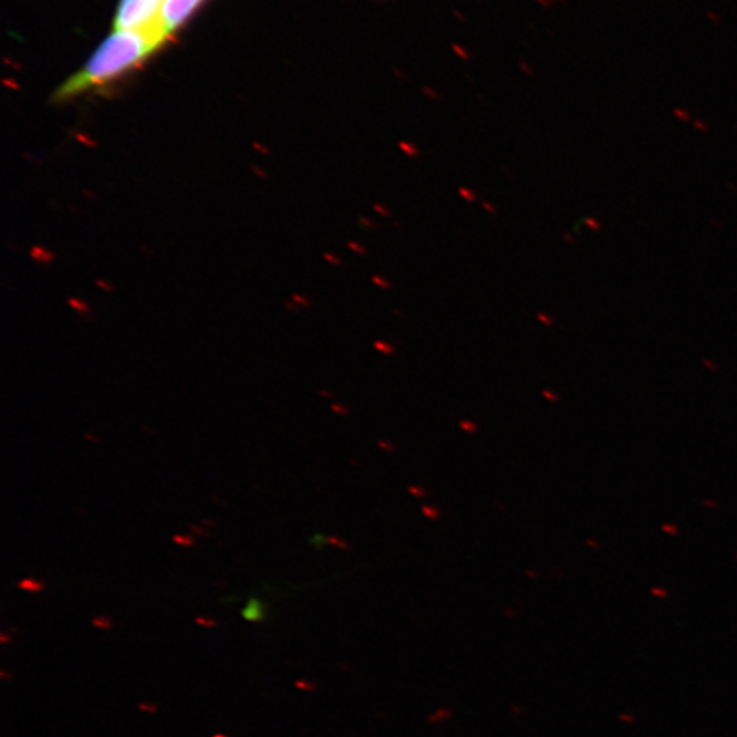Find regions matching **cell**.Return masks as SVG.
<instances>
[{
	"instance_id": "obj_1",
	"label": "cell",
	"mask_w": 737,
	"mask_h": 737,
	"mask_svg": "<svg viewBox=\"0 0 737 737\" xmlns=\"http://www.w3.org/2000/svg\"><path fill=\"white\" fill-rule=\"evenodd\" d=\"M160 46L145 32H115L98 46L80 72L58 87L54 101L66 102L111 84L138 68Z\"/></svg>"
},
{
	"instance_id": "obj_2",
	"label": "cell",
	"mask_w": 737,
	"mask_h": 737,
	"mask_svg": "<svg viewBox=\"0 0 737 737\" xmlns=\"http://www.w3.org/2000/svg\"><path fill=\"white\" fill-rule=\"evenodd\" d=\"M162 0H121L115 15V32H146L164 44L168 38L160 22Z\"/></svg>"
},
{
	"instance_id": "obj_3",
	"label": "cell",
	"mask_w": 737,
	"mask_h": 737,
	"mask_svg": "<svg viewBox=\"0 0 737 737\" xmlns=\"http://www.w3.org/2000/svg\"><path fill=\"white\" fill-rule=\"evenodd\" d=\"M203 2L204 0H164L160 10V22L166 37H172V33L189 19L193 11Z\"/></svg>"
},
{
	"instance_id": "obj_4",
	"label": "cell",
	"mask_w": 737,
	"mask_h": 737,
	"mask_svg": "<svg viewBox=\"0 0 737 737\" xmlns=\"http://www.w3.org/2000/svg\"><path fill=\"white\" fill-rule=\"evenodd\" d=\"M242 617L248 622H262V620H266V605L260 600L250 599L242 611Z\"/></svg>"
},
{
	"instance_id": "obj_5",
	"label": "cell",
	"mask_w": 737,
	"mask_h": 737,
	"mask_svg": "<svg viewBox=\"0 0 737 737\" xmlns=\"http://www.w3.org/2000/svg\"><path fill=\"white\" fill-rule=\"evenodd\" d=\"M397 146H399V149L405 154L407 157H412V159H417L421 155V150L417 145L406 142V139H402V142L397 143Z\"/></svg>"
},
{
	"instance_id": "obj_6",
	"label": "cell",
	"mask_w": 737,
	"mask_h": 737,
	"mask_svg": "<svg viewBox=\"0 0 737 737\" xmlns=\"http://www.w3.org/2000/svg\"><path fill=\"white\" fill-rule=\"evenodd\" d=\"M20 588L27 590V592L38 593L40 590L44 589V584L34 581V579H25V581L20 583Z\"/></svg>"
},
{
	"instance_id": "obj_7",
	"label": "cell",
	"mask_w": 737,
	"mask_h": 737,
	"mask_svg": "<svg viewBox=\"0 0 737 737\" xmlns=\"http://www.w3.org/2000/svg\"><path fill=\"white\" fill-rule=\"evenodd\" d=\"M459 196L464 198L466 203H476L478 200L477 191L467 189V187H459Z\"/></svg>"
},
{
	"instance_id": "obj_8",
	"label": "cell",
	"mask_w": 737,
	"mask_h": 737,
	"mask_svg": "<svg viewBox=\"0 0 737 737\" xmlns=\"http://www.w3.org/2000/svg\"><path fill=\"white\" fill-rule=\"evenodd\" d=\"M371 280H372V283L374 286L378 287V289H382V290H391L392 289V283L390 282V280L385 279L383 277H378V274H373Z\"/></svg>"
},
{
	"instance_id": "obj_9",
	"label": "cell",
	"mask_w": 737,
	"mask_h": 737,
	"mask_svg": "<svg viewBox=\"0 0 737 737\" xmlns=\"http://www.w3.org/2000/svg\"><path fill=\"white\" fill-rule=\"evenodd\" d=\"M347 248L351 251H353V253H355V255H360V256L367 255V249L362 243H359V242H355V241H350V242H347Z\"/></svg>"
},
{
	"instance_id": "obj_10",
	"label": "cell",
	"mask_w": 737,
	"mask_h": 737,
	"mask_svg": "<svg viewBox=\"0 0 737 737\" xmlns=\"http://www.w3.org/2000/svg\"><path fill=\"white\" fill-rule=\"evenodd\" d=\"M373 210L374 212L378 214L380 216H383V218H391L392 212L391 209L385 207L383 204H373Z\"/></svg>"
},
{
	"instance_id": "obj_11",
	"label": "cell",
	"mask_w": 737,
	"mask_h": 737,
	"mask_svg": "<svg viewBox=\"0 0 737 737\" xmlns=\"http://www.w3.org/2000/svg\"><path fill=\"white\" fill-rule=\"evenodd\" d=\"M359 224L362 228H366V230H374V228H377V225L374 224L373 220L365 218V216H361Z\"/></svg>"
},
{
	"instance_id": "obj_12",
	"label": "cell",
	"mask_w": 737,
	"mask_h": 737,
	"mask_svg": "<svg viewBox=\"0 0 737 737\" xmlns=\"http://www.w3.org/2000/svg\"><path fill=\"white\" fill-rule=\"evenodd\" d=\"M482 208H484L485 210H487V212L490 214V215H497V208H496L495 205L491 204V203L484 201V203H482Z\"/></svg>"
},
{
	"instance_id": "obj_13",
	"label": "cell",
	"mask_w": 737,
	"mask_h": 737,
	"mask_svg": "<svg viewBox=\"0 0 737 737\" xmlns=\"http://www.w3.org/2000/svg\"><path fill=\"white\" fill-rule=\"evenodd\" d=\"M325 259L330 262H332L333 266H339L341 267L343 264V261L339 259V257L333 256V255H325Z\"/></svg>"
},
{
	"instance_id": "obj_14",
	"label": "cell",
	"mask_w": 737,
	"mask_h": 737,
	"mask_svg": "<svg viewBox=\"0 0 737 737\" xmlns=\"http://www.w3.org/2000/svg\"><path fill=\"white\" fill-rule=\"evenodd\" d=\"M93 624L98 625V627H102L104 630L110 629V623L104 617L96 619L95 622H93Z\"/></svg>"
},
{
	"instance_id": "obj_15",
	"label": "cell",
	"mask_w": 737,
	"mask_h": 737,
	"mask_svg": "<svg viewBox=\"0 0 737 737\" xmlns=\"http://www.w3.org/2000/svg\"><path fill=\"white\" fill-rule=\"evenodd\" d=\"M198 623H201V624H205V625H215V623L204 622L203 619H198Z\"/></svg>"
},
{
	"instance_id": "obj_16",
	"label": "cell",
	"mask_w": 737,
	"mask_h": 737,
	"mask_svg": "<svg viewBox=\"0 0 737 737\" xmlns=\"http://www.w3.org/2000/svg\"><path fill=\"white\" fill-rule=\"evenodd\" d=\"M214 737H226V736L218 735V736H214Z\"/></svg>"
}]
</instances>
